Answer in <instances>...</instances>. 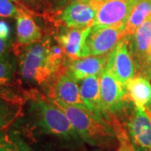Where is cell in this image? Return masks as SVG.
I'll return each mask as SVG.
<instances>
[{
  "instance_id": "1",
  "label": "cell",
  "mask_w": 151,
  "mask_h": 151,
  "mask_svg": "<svg viewBox=\"0 0 151 151\" xmlns=\"http://www.w3.org/2000/svg\"><path fill=\"white\" fill-rule=\"evenodd\" d=\"M51 102L65 113L76 133L87 144L91 145H106L115 135L113 129L106 121L98 119L86 108L66 104L55 99Z\"/></svg>"
},
{
  "instance_id": "2",
  "label": "cell",
  "mask_w": 151,
  "mask_h": 151,
  "mask_svg": "<svg viewBox=\"0 0 151 151\" xmlns=\"http://www.w3.org/2000/svg\"><path fill=\"white\" fill-rule=\"evenodd\" d=\"M31 109L37 125L44 133L65 139H76L78 134L70 124L65 113L53 102L49 103L43 98L31 100Z\"/></svg>"
},
{
  "instance_id": "3",
  "label": "cell",
  "mask_w": 151,
  "mask_h": 151,
  "mask_svg": "<svg viewBox=\"0 0 151 151\" xmlns=\"http://www.w3.org/2000/svg\"><path fill=\"white\" fill-rule=\"evenodd\" d=\"M50 42L48 38L29 45L19 61L20 74L26 81L41 83L52 74L49 64Z\"/></svg>"
},
{
  "instance_id": "4",
  "label": "cell",
  "mask_w": 151,
  "mask_h": 151,
  "mask_svg": "<svg viewBox=\"0 0 151 151\" xmlns=\"http://www.w3.org/2000/svg\"><path fill=\"white\" fill-rule=\"evenodd\" d=\"M100 97L105 114H115L124 108L126 87L114 76L113 71L106 65L100 74Z\"/></svg>"
},
{
  "instance_id": "5",
  "label": "cell",
  "mask_w": 151,
  "mask_h": 151,
  "mask_svg": "<svg viewBox=\"0 0 151 151\" xmlns=\"http://www.w3.org/2000/svg\"><path fill=\"white\" fill-rule=\"evenodd\" d=\"M101 0H73L60 13V20L69 28L92 26Z\"/></svg>"
},
{
  "instance_id": "6",
  "label": "cell",
  "mask_w": 151,
  "mask_h": 151,
  "mask_svg": "<svg viewBox=\"0 0 151 151\" xmlns=\"http://www.w3.org/2000/svg\"><path fill=\"white\" fill-rule=\"evenodd\" d=\"M127 24L93 28L86 40V56L110 53L124 36Z\"/></svg>"
},
{
  "instance_id": "7",
  "label": "cell",
  "mask_w": 151,
  "mask_h": 151,
  "mask_svg": "<svg viewBox=\"0 0 151 151\" xmlns=\"http://www.w3.org/2000/svg\"><path fill=\"white\" fill-rule=\"evenodd\" d=\"M139 0H103L95 19L93 28L127 24Z\"/></svg>"
},
{
  "instance_id": "8",
  "label": "cell",
  "mask_w": 151,
  "mask_h": 151,
  "mask_svg": "<svg viewBox=\"0 0 151 151\" xmlns=\"http://www.w3.org/2000/svg\"><path fill=\"white\" fill-rule=\"evenodd\" d=\"M128 129L135 151H151V119L145 108L135 106Z\"/></svg>"
},
{
  "instance_id": "9",
  "label": "cell",
  "mask_w": 151,
  "mask_h": 151,
  "mask_svg": "<svg viewBox=\"0 0 151 151\" xmlns=\"http://www.w3.org/2000/svg\"><path fill=\"white\" fill-rule=\"evenodd\" d=\"M107 65L113 71L117 79L124 86L134 76V64L125 39L121 40L117 46L109 53Z\"/></svg>"
},
{
  "instance_id": "10",
  "label": "cell",
  "mask_w": 151,
  "mask_h": 151,
  "mask_svg": "<svg viewBox=\"0 0 151 151\" xmlns=\"http://www.w3.org/2000/svg\"><path fill=\"white\" fill-rule=\"evenodd\" d=\"M108 60L107 55H89L71 60L67 65L66 74L75 81H82L92 76H99L106 67Z\"/></svg>"
},
{
  "instance_id": "11",
  "label": "cell",
  "mask_w": 151,
  "mask_h": 151,
  "mask_svg": "<svg viewBox=\"0 0 151 151\" xmlns=\"http://www.w3.org/2000/svg\"><path fill=\"white\" fill-rule=\"evenodd\" d=\"M92 26L86 28H72L57 37L64 52L71 60L86 57V40L92 31Z\"/></svg>"
},
{
  "instance_id": "12",
  "label": "cell",
  "mask_w": 151,
  "mask_h": 151,
  "mask_svg": "<svg viewBox=\"0 0 151 151\" xmlns=\"http://www.w3.org/2000/svg\"><path fill=\"white\" fill-rule=\"evenodd\" d=\"M80 93L83 103L90 112L101 120L108 119L102 107L98 76H88L81 81Z\"/></svg>"
},
{
  "instance_id": "13",
  "label": "cell",
  "mask_w": 151,
  "mask_h": 151,
  "mask_svg": "<svg viewBox=\"0 0 151 151\" xmlns=\"http://www.w3.org/2000/svg\"><path fill=\"white\" fill-rule=\"evenodd\" d=\"M66 104L86 108L76 81L67 74H62L55 86V98Z\"/></svg>"
},
{
  "instance_id": "14",
  "label": "cell",
  "mask_w": 151,
  "mask_h": 151,
  "mask_svg": "<svg viewBox=\"0 0 151 151\" xmlns=\"http://www.w3.org/2000/svg\"><path fill=\"white\" fill-rule=\"evenodd\" d=\"M17 40L20 45H29L40 41L42 35L30 15L20 9L16 17Z\"/></svg>"
},
{
  "instance_id": "15",
  "label": "cell",
  "mask_w": 151,
  "mask_h": 151,
  "mask_svg": "<svg viewBox=\"0 0 151 151\" xmlns=\"http://www.w3.org/2000/svg\"><path fill=\"white\" fill-rule=\"evenodd\" d=\"M126 91L135 106L145 108L151 103V83L142 76L131 78L125 85Z\"/></svg>"
},
{
  "instance_id": "16",
  "label": "cell",
  "mask_w": 151,
  "mask_h": 151,
  "mask_svg": "<svg viewBox=\"0 0 151 151\" xmlns=\"http://www.w3.org/2000/svg\"><path fill=\"white\" fill-rule=\"evenodd\" d=\"M151 48V14L134 32L135 55L140 59L148 58Z\"/></svg>"
},
{
  "instance_id": "17",
  "label": "cell",
  "mask_w": 151,
  "mask_h": 151,
  "mask_svg": "<svg viewBox=\"0 0 151 151\" xmlns=\"http://www.w3.org/2000/svg\"><path fill=\"white\" fill-rule=\"evenodd\" d=\"M151 14V0H139L134 7L124 32V36H131L137 28Z\"/></svg>"
},
{
  "instance_id": "18",
  "label": "cell",
  "mask_w": 151,
  "mask_h": 151,
  "mask_svg": "<svg viewBox=\"0 0 151 151\" xmlns=\"http://www.w3.org/2000/svg\"><path fill=\"white\" fill-rule=\"evenodd\" d=\"M112 125L113 126L115 135L119 139V145L117 151H135L130 139L129 135L127 133V131L120 125L119 121L113 119L112 121Z\"/></svg>"
},
{
  "instance_id": "19",
  "label": "cell",
  "mask_w": 151,
  "mask_h": 151,
  "mask_svg": "<svg viewBox=\"0 0 151 151\" xmlns=\"http://www.w3.org/2000/svg\"><path fill=\"white\" fill-rule=\"evenodd\" d=\"M0 151H29L28 147L9 135L0 133Z\"/></svg>"
},
{
  "instance_id": "20",
  "label": "cell",
  "mask_w": 151,
  "mask_h": 151,
  "mask_svg": "<svg viewBox=\"0 0 151 151\" xmlns=\"http://www.w3.org/2000/svg\"><path fill=\"white\" fill-rule=\"evenodd\" d=\"M14 66L9 58L4 56L0 58V86L5 85L10 81L14 74Z\"/></svg>"
},
{
  "instance_id": "21",
  "label": "cell",
  "mask_w": 151,
  "mask_h": 151,
  "mask_svg": "<svg viewBox=\"0 0 151 151\" xmlns=\"http://www.w3.org/2000/svg\"><path fill=\"white\" fill-rule=\"evenodd\" d=\"M20 9H18L11 0H0V17H15L19 14Z\"/></svg>"
},
{
  "instance_id": "22",
  "label": "cell",
  "mask_w": 151,
  "mask_h": 151,
  "mask_svg": "<svg viewBox=\"0 0 151 151\" xmlns=\"http://www.w3.org/2000/svg\"><path fill=\"white\" fill-rule=\"evenodd\" d=\"M0 36L5 39L9 37V27L4 22H0Z\"/></svg>"
},
{
  "instance_id": "23",
  "label": "cell",
  "mask_w": 151,
  "mask_h": 151,
  "mask_svg": "<svg viewBox=\"0 0 151 151\" xmlns=\"http://www.w3.org/2000/svg\"><path fill=\"white\" fill-rule=\"evenodd\" d=\"M8 40L0 36V58L4 56L6 53V50L8 48Z\"/></svg>"
},
{
  "instance_id": "24",
  "label": "cell",
  "mask_w": 151,
  "mask_h": 151,
  "mask_svg": "<svg viewBox=\"0 0 151 151\" xmlns=\"http://www.w3.org/2000/svg\"><path fill=\"white\" fill-rule=\"evenodd\" d=\"M21 1L31 6H36L40 3V0H21Z\"/></svg>"
},
{
  "instance_id": "25",
  "label": "cell",
  "mask_w": 151,
  "mask_h": 151,
  "mask_svg": "<svg viewBox=\"0 0 151 151\" xmlns=\"http://www.w3.org/2000/svg\"><path fill=\"white\" fill-rule=\"evenodd\" d=\"M4 124H6L5 120H4V116H3L2 113H0V127H2Z\"/></svg>"
},
{
  "instance_id": "26",
  "label": "cell",
  "mask_w": 151,
  "mask_h": 151,
  "mask_svg": "<svg viewBox=\"0 0 151 151\" xmlns=\"http://www.w3.org/2000/svg\"><path fill=\"white\" fill-rule=\"evenodd\" d=\"M147 60H148L149 63H150L151 65V48H150V53H149V55H148V58H147Z\"/></svg>"
},
{
  "instance_id": "27",
  "label": "cell",
  "mask_w": 151,
  "mask_h": 151,
  "mask_svg": "<svg viewBox=\"0 0 151 151\" xmlns=\"http://www.w3.org/2000/svg\"><path fill=\"white\" fill-rule=\"evenodd\" d=\"M11 1H13V2H14V3H19V0H11Z\"/></svg>"
},
{
  "instance_id": "28",
  "label": "cell",
  "mask_w": 151,
  "mask_h": 151,
  "mask_svg": "<svg viewBox=\"0 0 151 151\" xmlns=\"http://www.w3.org/2000/svg\"><path fill=\"white\" fill-rule=\"evenodd\" d=\"M101 1H103V0H101Z\"/></svg>"
}]
</instances>
